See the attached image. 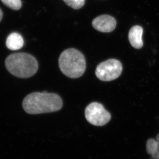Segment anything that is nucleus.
<instances>
[{
	"label": "nucleus",
	"instance_id": "obj_1",
	"mask_svg": "<svg viewBox=\"0 0 159 159\" xmlns=\"http://www.w3.org/2000/svg\"><path fill=\"white\" fill-rule=\"evenodd\" d=\"M63 105L61 98L55 93L34 92L28 95L23 102V108L29 114L53 112L61 109Z\"/></svg>",
	"mask_w": 159,
	"mask_h": 159
},
{
	"label": "nucleus",
	"instance_id": "obj_2",
	"mask_svg": "<svg viewBox=\"0 0 159 159\" xmlns=\"http://www.w3.org/2000/svg\"><path fill=\"white\" fill-rule=\"evenodd\" d=\"M5 66L9 73L19 78L30 77L38 69V63L35 57L25 53L12 54L5 60Z\"/></svg>",
	"mask_w": 159,
	"mask_h": 159
},
{
	"label": "nucleus",
	"instance_id": "obj_3",
	"mask_svg": "<svg viewBox=\"0 0 159 159\" xmlns=\"http://www.w3.org/2000/svg\"><path fill=\"white\" fill-rule=\"evenodd\" d=\"M58 63L60 71L70 78H79L86 70L85 57L75 48H68L64 51L60 55Z\"/></svg>",
	"mask_w": 159,
	"mask_h": 159
},
{
	"label": "nucleus",
	"instance_id": "obj_4",
	"mask_svg": "<svg viewBox=\"0 0 159 159\" xmlns=\"http://www.w3.org/2000/svg\"><path fill=\"white\" fill-rule=\"evenodd\" d=\"M123 71L122 63L119 60L110 59L98 65L95 75L102 81H109L118 78Z\"/></svg>",
	"mask_w": 159,
	"mask_h": 159
},
{
	"label": "nucleus",
	"instance_id": "obj_5",
	"mask_svg": "<svg viewBox=\"0 0 159 159\" xmlns=\"http://www.w3.org/2000/svg\"><path fill=\"white\" fill-rule=\"evenodd\" d=\"M85 117L88 122L97 126H104L111 120V114L102 105L93 102L89 104L85 110Z\"/></svg>",
	"mask_w": 159,
	"mask_h": 159
},
{
	"label": "nucleus",
	"instance_id": "obj_6",
	"mask_svg": "<svg viewBox=\"0 0 159 159\" xmlns=\"http://www.w3.org/2000/svg\"><path fill=\"white\" fill-rule=\"evenodd\" d=\"M116 21L111 16H99L92 21V26L95 30L103 33H109L116 29Z\"/></svg>",
	"mask_w": 159,
	"mask_h": 159
},
{
	"label": "nucleus",
	"instance_id": "obj_7",
	"mask_svg": "<svg viewBox=\"0 0 159 159\" xmlns=\"http://www.w3.org/2000/svg\"><path fill=\"white\" fill-rule=\"evenodd\" d=\"M143 29L140 26H134L129 30L128 34L129 42L134 48L139 49L143 46Z\"/></svg>",
	"mask_w": 159,
	"mask_h": 159
},
{
	"label": "nucleus",
	"instance_id": "obj_8",
	"mask_svg": "<svg viewBox=\"0 0 159 159\" xmlns=\"http://www.w3.org/2000/svg\"><path fill=\"white\" fill-rule=\"evenodd\" d=\"M6 47L12 51L19 50L24 45V40L20 34L17 33H12L8 35L6 39Z\"/></svg>",
	"mask_w": 159,
	"mask_h": 159
},
{
	"label": "nucleus",
	"instance_id": "obj_9",
	"mask_svg": "<svg viewBox=\"0 0 159 159\" xmlns=\"http://www.w3.org/2000/svg\"><path fill=\"white\" fill-rule=\"evenodd\" d=\"M146 150L147 153L154 159H159V141L150 139L147 142Z\"/></svg>",
	"mask_w": 159,
	"mask_h": 159
},
{
	"label": "nucleus",
	"instance_id": "obj_10",
	"mask_svg": "<svg viewBox=\"0 0 159 159\" xmlns=\"http://www.w3.org/2000/svg\"><path fill=\"white\" fill-rule=\"evenodd\" d=\"M4 4L13 10L17 11L22 6L21 0H1Z\"/></svg>",
	"mask_w": 159,
	"mask_h": 159
},
{
	"label": "nucleus",
	"instance_id": "obj_11",
	"mask_svg": "<svg viewBox=\"0 0 159 159\" xmlns=\"http://www.w3.org/2000/svg\"><path fill=\"white\" fill-rule=\"evenodd\" d=\"M67 5L74 9L81 8L84 5L85 0H63Z\"/></svg>",
	"mask_w": 159,
	"mask_h": 159
},
{
	"label": "nucleus",
	"instance_id": "obj_12",
	"mask_svg": "<svg viewBox=\"0 0 159 159\" xmlns=\"http://www.w3.org/2000/svg\"><path fill=\"white\" fill-rule=\"evenodd\" d=\"M2 18H3V12H2L1 9H0V22L2 19Z\"/></svg>",
	"mask_w": 159,
	"mask_h": 159
},
{
	"label": "nucleus",
	"instance_id": "obj_13",
	"mask_svg": "<svg viewBox=\"0 0 159 159\" xmlns=\"http://www.w3.org/2000/svg\"><path fill=\"white\" fill-rule=\"evenodd\" d=\"M157 141H159V134H158V135H157Z\"/></svg>",
	"mask_w": 159,
	"mask_h": 159
}]
</instances>
